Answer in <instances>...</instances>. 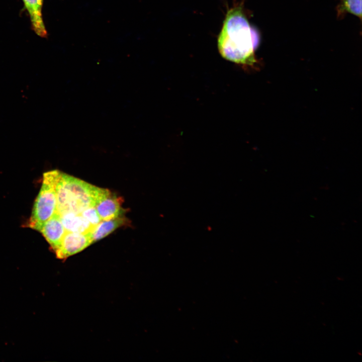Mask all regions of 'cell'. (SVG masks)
Masks as SVG:
<instances>
[{
	"instance_id": "obj_1",
	"label": "cell",
	"mask_w": 362,
	"mask_h": 362,
	"mask_svg": "<svg viewBox=\"0 0 362 362\" xmlns=\"http://www.w3.org/2000/svg\"><path fill=\"white\" fill-rule=\"evenodd\" d=\"M259 42L258 33L249 24L242 4L230 9L218 38L221 55L227 60L253 68L258 62L254 52Z\"/></svg>"
},
{
	"instance_id": "obj_2",
	"label": "cell",
	"mask_w": 362,
	"mask_h": 362,
	"mask_svg": "<svg viewBox=\"0 0 362 362\" xmlns=\"http://www.w3.org/2000/svg\"><path fill=\"white\" fill-rule=\"evenodd\" d=\"M110 192L62 172L56 187V213L81 214L85 209L95 207Z\"/></svg>"
},
{
	"instance_id": "obj_3",
	"label": "cell",
	"mask_w": 362,
	"mask_h": 362,
	"mask_svg": "<svg viewBox=\"0 0 362 362\" xmlns=\"http://www.w3.org/2000/svg\"><path fill=\"white\" fill-rule=\"evenodd\" d=\"M61 172L51 170L43 174L42 186L36 199L31 216L26 227L40 231L56 212V187Z\"/></svg>"
},
{
	"instance_id": "obj_4",
	"label": "cell",
	"mask_w": 362,
	"mask_h": 362,
	"mask_svg": "<svg viewBox=\"0 0 362 362\" xmlns=\"http://www.w3.org/2000/svg\"><path fill=\"white\" fill-rule=\"evenodd\" d=\"M91 244L89 234L66 231L54 253L58 258L64 259L79 252Z\"/></svg>"
},
{
	"instance_id": "obj_5",
	"label": "cell",
	"mask_w": 362,
	"mask_h": 362,
	"mask_svg": "<svg viewBox=\"0 0 362 362\" xmlns=\"http://www.w3.org/2000/svg\"><path fill=\"white\" fill-rule=\"evenodd\" d=\"M124 200L110 192L95 206L102 221L109 220L123 215L125 210L122 208Z\"/></svg>"
},
{
	"instance_id": "obj_6",
	"label": "cell",
	"mask_w": 362,
	"mask_h": 362,
	"mask_svg": "<svg viewBox=\"0 0 362 362\" xmlns=\"http://www.w3.org/2000/svg\"><path fill=\"white\" fill-rule=\"evenodd\" d=\"M39 232L54 252L59 247L66 230L61 223L60 216L55 213L44 224Z\"/></svg>"
},
{
	"instance_id": "obj_7",
	"label": "cell",
	"mask_w": 362,
	"mask_h": 362,
	"mask_svg": "<svg viewBox=\"0 0 362 362\" xmlns=\"http://www.w3.org/2000/svg\"><path fill=\"white\" fill-rule=\"evenodd\" d=\"M59 216L61 223L67 232L90 234L95 227L80 214L67 212Z\"/></svg>"
},
{
	"instance_id": "obj_8",
	"label": "cell",
	"mask_w": 362,
	"mask_h": 362,
	"mask_svg": "<svg viewBox=\"0 0 362 362\" xmlns=\"http://www.w3.org/2000/svg\"><path fill=\"white\" fill-rule=\"evenodd\" d=\"M23 1L28 12L33 30L38 36L46 37L47 31L42 14L43 0H23Z\"/></svg>"
},
{
	"instance_id": "obj_9",
	"label": "cell",
	"mask_w": 362,
	"mask_h": 362,
	"mask_svg": "<svg viewBox=\"0 0 362 362\" xmlns=\"http://www.w3.org/2000/svg\"><path fill=\"white\" fill-rule=\"evenodd\" d=\"M129 220L123 215L109 220L101 221L90 233L92 243L106 237L120 227L129 225Z\"/></svg>"
},
{
	"instance_id": "obj_10",
	"label": "cell",
	"mask_w": 362,
	"mask_h": 362,
	"mask_svg": "<svg viewBox=\"0 0 362 362\" xmlns=\"http://www.w3.org/2000/svg\"><path fill=\"white\" fill-rule=\"evenodd\" d=\"M338 5L337 16L342 18L346 13H350L361 19V0H339Z\"/></svg>"
},
{
	"instance_id": "obj_11",
	"label": "cell",
	"mask_w": 362,
	"mask_h": 362,
	"mask_svg": "<svg viewBox=\"0 0 362 362\" xmlns=\"http://www.w3.org/2000/svg\"><path fill=\"white\" fill-rule=\"evenodd\" d=\"M80 214L85 218L93 227H95L102 221L95 207H91L85 209Z\"/></svg>"
}]
</instances>
